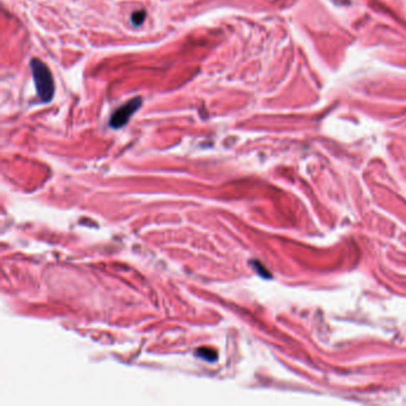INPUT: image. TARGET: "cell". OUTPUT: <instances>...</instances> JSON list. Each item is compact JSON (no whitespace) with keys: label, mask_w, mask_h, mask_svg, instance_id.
<instances>
[{"label":"cell","mask_w":406,"mask_h":406,"mask_svg":"<svg viewBox=\"0 0 406 406\" xmlns=\"http://www.w3.org/2000/svg\"><path fill=\"white\" fill-rule=\"evenodd\" d=\"M30 68L39 100L42 103L52 102L55 94V84L49 67L43 61L35 57L30 61Z\"/></svg>","instance_id":"obj_1"},{"label":"cell","mask_w":406,"mask_h":406,"mask_svg":"<svg viewBox=\"0 0 406 406\" xmlns=\"http://www.w3.org/2000/svg\"><path fill=\"white\" fill-rule=\"evenodd\" d=\"M198 355L199 356H202L205 360H216V357H217V355H216L214 351L212 350H206L205 351L204 349H199L198 350Z\"/></svg>","instance_id":"obj_4"},{"label":"cell","mask_w":406,"mask_h":406,"mask_svg":"<svg viewBox=\"0 0 406 406\" xmlns=\"http://www.w3.org/2000/svg\"><path fill=\"white\" fill-rule=\"evenodd\" d=\"M146 17H147V12L145 10H139L136 11L134 13H131L130 19L132 25H135V27H141V25L145 23Z\"/></svg>","instance_id":"obj_3"},{"label":"cell","mask_w":406,"mask_h":406,"mask_svg":"<svg viewBox=\"0 0 406 406\" xmlns=\"http://www.w3.org/2000/svg\"><path fill=\"white\" fill-rule=\"evenodd\" d=\"M142 106V98L141 97H135L134 99L129 100L128 103H125L124 105L114 111L112 116L110 118L109 125L112 129H121L130 121V118L139 110V107Z\"/></svg>","instance_id":"obj_2"}]
</instances>
